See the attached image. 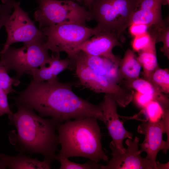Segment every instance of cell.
I'll return each instance as SVG.
<instances>
[{
  "instance_id": "19",
  "label": "cell",
  "mask_w": 169,
  "mask_h": 169,
  "mask_svg": "<svg viewBox=\"0 0 169 169\" xmlns=\"http://www.w3.org/2000/svg\"><path fill=\"white\" fill-rule=\"evenodd\" d=\"M163 20L161 9L137 8L127 21L125 28V29L134 23L144 24L149 27L161 22Z\"/></svg>"
},
{
  "instance_id": "17",
  "label": "cell",
  "mask_w": 169,
  "mask_h": 169,
  "mask_svg": "<svg viewBox=\"0 0 169 169\" xmlns=\"http://www.w3.org/2000/svg\"><path fill=\"white\" fill-rule=\"evenodd\" d=\"M141 68L134 51L127 49L119 62V72L122 79L128 81L139 78Z\"/></svg>"
},
{
  "instance_id": "13",
  "label": "cell",
  "mask_w": 169,
  "mask_h": 169,
  "mask_svg": "<svg viewBox=\"0 0 169 169\" xmlns=\"http://www.w3.org/2000/svg\"><path fill=\"white\" fill-rule=\"evenodd\" d=\"M120 38L114 32L100 31L80 45L75 53L79 51L94 56H103L113 60L120 59L112 52L113 48L122 46Z\"/></svg>"
},
{
  "instance_id": "4",
  "label": "cell",
  "mask_w": 169,
  "mask_h": 169,
  "mask_svg": "<svg viewBox=\"0 0 169 169\" xmlns=\"http://www.w3.org/2000/svg\"><path fill=\"white\" fill-rule=\"evenodd\" d=\"M45 39V45L52 54L66 53L73 55L82 44L100 30L96 26L91 28L86 24L76 23L59 24L40 29Z\"/></svg>"
},
{
  "instance_id": "7",
  "label": "cell",
  "mask_w": 169,
  "mask_h": 169,
  "mask_svg": "<svg viewBox=\"0 0 169 169\" xmlns=\"http://www.w3.org/2000/svg\"><path fill=\"white\" fill-rule=\"evenodd\" d=\"M141 0H93L89 10L101 31L116 33L119 38Z\"/></svg>"
},
{
  "instance_id": "26",
  "label": "cell",
  "mask_w": 169,
  "mask_h": 169,
  "mask_svg": "<svg viewBox=\"0 0 169 169\" xmlns=\"http://www.w3.org/2000/svg\"><path fill=\"white\" fill-rule=\"evenodd\" d=\"M154 41L148 32L135 37L131 42L133 50L139 52L147 48Z\"/></svg>"
},
{
  "instance_id": "14",
  "label": "cell",
  "mask_w": 169,
  "mask_h": 169,
  "mask_svg": "<svg viewBox=\"0 0 169 169\" xmlns=\"http://www.w3.org/2000/svg\"><path fill=\"white\" fill-rule=\"evenodd\" d=\"M69 58L83 63L96 73L118 84L122 79L119 73L120 59L113 60L103 56H94L79 51Z\"/></svg>"
},
{
  "instance_id": "10",
  "label": "cell",
  "mask_w": 169,
  "mask_h": 169,
  "mask_svg": "<svg viewBox=\"0 0 169 169\" xmlns=\"http://www.w3.org/2000/svg\"><path fill=\"white\" fill-rule=\"evenodd\" d=\"M137 130L138 133L145 136L143 141L139 144L140 152H145L146 158L156 168V159L158 152L162 150L166 153L169 148V113L157 122L142 121Z\"/></svg>"
},
{
  "instance_id": "28",
  "label": "cell",
  "mask_w": 169,
  "mask_h": 169,
  "mask_svg": "<svg viewBox=\"0 0 169 169\" xmlns=\"http://www.w3.org/2000/svg\"><path fill=\"white\" fill-rule=\"evenodd\" d=\"M138 107L144 109L151 101L155 100L151 95L142 94L137 91L134 93L132 100Z\"/></svg>"
},
{
  "instance_id": "1",
  "label": "cell",
  "mask_w": 169,
  "mask_h": 169,
  "mask_svg": "<svg viewBox=\"0 0 169 169\" xmlns=\"http://www.w3.org/2000/svg\"><path fill=\"white\" fill-rule=\"evenodd\" d=\"M73 84L38 82L32 79L27 87L12 98L14 105H29L42 117L50 118L58 123L71 120L94 117L103 121L101 103L95 105L77 95Z\"/></svg>"
},
{
  "instance_id": "34",
  "label": "cell",
  "mask_w": 169,
  "mask_h": 169,
  "mask_svg": "<svg viewBox=\"0 0 169 169\" xmlns=\"http://www.w3.org/2000/svg\"><path fill=\"white\" fill-rule=\"evenodd\" d=\"M169 0H162V5H169Z\"/></svg>"
},
{
  "instance_id": "5",
  "label": "cell",
  "mask_w": 169,
  "mask_h": 169,
  "mask_svg": "<svg viewBox=\"0 0 169 169\" xmlns=\"http://www.w3.org/2000/svg\"><path fill=\"white\" fill-rule=\"evenodd\" d=\"M49 50L44 37L24 43L19 48L10 46L0 55V61L8 73L14 71V77L20 80L24 73L48 63L51 58Z\"/></svg>"
},
{
  "instance_id": "25",
  "label": "cell",
  "mask_w": 169,
  "mask_h": 169,
  "mask_svg": "<svg viewBox=\"0 0 169 169\" xmlns=\"http://www.w3.org/2000/svg\"><path fill=\"white\" fill-rule=\"evenodd\" d=\"M4 65L0 61V87L8 94L15 91L12 88V85L17 86L20 82L14 76L10 77Z\"/></svg>"
},
{
  "instance_id": "20",
  "label": "cell",
  "mask_w": 169,
  "mask_h": 169,
  "mask_svg": "<svg viewBox=\"0 0 169 169\" xmlns=\"http://www.w3.org/2000/svg\"><path fill=\"white\" fill-rule=\"evenodd\" d=\"M153 41L147 48L139 52L137 59L142 67L144 71V75L146 79L158 67L156 57V44Z\"/></svg>"
},
{
  "instance_id": "8",
  "label": "cell",
  "mask_w": 169,
  "mask_h": 169,
  "mask_svg": "<svg viewBox=\"0 0 169 169\" xmlns=\"http://www.w3.org/2000/svg\"><path fill=\"white\" fill-rule=\"evenodd\" d=\"M75 74L79 84L97 93L114 95L118 105L125 107L133 100V90L123 88L106 77L96 73L87 66L73 58Z\"/></svg>"
},
{
  "instance_id": "24",
  "label": "cell",
  "mask_w": 169,
  "mask_h": 169,
  "mask_svg": "<svg viewBox=\"0 0 169 169\" xmlns=\"http://www.w3.org/2000/svg\"><path fill=\"white\" fill-rule=\"evenodd\" d=\"M55 159L60 164V169H100L101 165L90 160L84 164H79L69 161L68 158L62 156L58 154Z\"/></svg>"
},
{
  "instance_id": "27",
  "label": "cell",
  "mask_w": 169,
  "mask_h": 169,
  "mask_svg": "<svg viewBox=\"0 0 169 169\" xmlns=\"http://www.w3.org/2000/svg\"><path fill=\"white\" fill-rule=\"evenodd\" d=\"M15 2L14 0H2V3L0 4V30L12 12Z\"/></svg>"
},
{
  "instance_id": "2",
  "label": "cell",
  "mask_w": 169,
  "mask_h": 169,
  "mask_svg": "<svg viewBox=\"0 0 169 169\" xmlns=\"http://www.w3.org/2000/svg\"><path fill=\"white\" fill-rule=\"evenodd\" d=\"M15 105L17 112L8 115V124L16 129V131L12 130L8 133L10 143L19 153L39 154L44 160L51 163L58 150L56 131L59 123L37 115L29 105Z\"/></svg>"
},
{
  "instance_id": "9",
  "label": "cell",
  "mask_w": 169,
  "mask_h": 169,
  "mask_svg": "<svg viewBox=\"0 0 169 169\" xmlns=\"http://www.w3.org/2000/svg\"><path fill=\"white\" fill-rule=\"evenodd\" d=\"M20 3V2H15L13 11L5 23L7 38L0 51V55L13 43H24L44 37L42 32L29 17L28 13L21 8Z\"/></svg>"
},
{
  "instance_id": "12",
  "label": "cell",
  "mask_w": 169,
  "mask_h": 169,
  "mask_svg": "<svg viewBox=\"0 0 169 169\" xmlns=\"http://www.w3.org/2000/svg\"><path fill=\"white\" fill-rule=\"evenodd\" d=\"M101 103L103 122L112 139L111 142L118 151L124 153L126 148L123 146V141L125 138L132 139L133 134L125 129L123 122L119 119L117 110L118 104L114 95L105 94Z\"/></svg>"
},
{
  "instance_id": "29",
  "label": "cell",
  "mask_w": 169,
  "mask_h": 169,
  "mask_svg": "<svg viewBox=\"0 0 169 169\" xmlns=\"http://www.w3.org/2000/svg\"><path fill=\"white\" fill-rule=\"evenodd\" d=\"M8 94L0 87V117L5 114L8 115L13 113L8 104Z\"/></svg>"
},
{
  "instance_id": "11",
  "label": "cell",
  "mask_w": 169,
  "mask_h": 169,
  "mask_svg": "<svg viewBox=\"0 0 169 169\" xmlns=\"http://www.w3.org/2000/svg\"><path fill=\"white\" fill-rule=\"evenodd\" d=\"M140 139H127L125 141L127 147L124 153L118 151L111 142L110 147L112 158L106 165H101V169H156L149 160L141 156L139 149Z\"/></svg>"
},
{
  "instance_id": "31",
  "label": "cell",
  "mask_w": 169,
  "mask_h": 169,
  "mask_svg": "<svg viewBox=\"0 0 169 169\" xmlns=\"http://www.w3.org/2000/svg\"><path fill=\"white\" fill-rule=\"evenodd\" d=\"M129 27V33L134 37L148 32L149 28L148 26L140 23H134Z\"/></svg>"
},
{
  "instance_id": "16",
  "label": "cell",
  "mask_w": 169,
  "mask_h": 169,
  "mask_svg": "<svg viewBox=\"0 0 169 169\" xmlns=\"http://www.w3.org/2000/svg\"><path fill=\"white\" fill-rule=\"evenodd\" d=\"M24 154L19 153L16 156H12L0 153V160L6 168L8 169H38L51 168V163L43 160H39Z\"/></svg>"
},
{
  "instance_id": "32",
  "label": "cell",
  "mask_w": 169,
  "mask_h": 169,
  "mask_svg": "<svg viewBox=\"0 0 169 169\" xmlns=\"http://www.w3.org/2000/svg\"><path fill=\"white\" fill-rule=\"evenodd\" d=\"M78 2L83 3L84 7L89 10L91 6L93 0H77Z\"/></svg>"
},
{
  "instance_id": "6",
  "label": "cell",
  "mask_w": 169,
  "mask_h": 169,
  "mask_svg": "<svg viewBox=\"0 0 169 169\" xmlns=\"http://www.w3.org/2000/svg\"><path fill=\"white\" fill-rule=\"evenodd\" d=\"M37 2L38 7L34 16L39 29L63 23L86 25L92 20L89 10L71 0H37Z\"/></svg>"
},
{
  "instance_id": "18",
  "label": "cell",
  "mask_w": 169,
  "mask_h": 169,
  "mask_svg": "<svg viewBox=\"0 0 169 169\" xmlns=\"http://www.w3.org/2000/svg\"><path fill=\"white\" fill-rule=\"evenodd\" d=\"M129 86L142 94L150 95L165 109H169L168 97L147 80L140 78L126 81Z\"/></svg>"
},
{
  "instance_id": "30",
  "label": "cell",
  "mask_w": 169,
  "mask_h": 169,
  "mask_svg": "<svg viewBox=\"0 0 169 169\" xmlns=\"http://www.w3.org/2000/svg\"><path fill=\"white\" fill-rule=\"evenodd\" d=\"M162 0H141L137 8L161 9Z\"/></svg>"
},
{
  "instance_id": "22",
  "label": "cell",
  "mask_w": 169,
  "mask_h": 169,
  "mask_svg": "<svg viewBox=\"0 0 169 169\" xmlns=\"http://www.w3.org/2000/svg\"><path fill=\"white\" fill-rule=\"evenodd\" d=\"M146 79L161 92L164 94H169V72L168 69L157 68Z\"/></svg>"
},
{
  "instance_id": "35",
  "label": "cell",
  "mask_w": 169,
  "mask_h": 169,
  "mask_svg": "<svg viewBox=\"0 0 169 169\" xmlns=\"http://www.w3.org/2000/svg\"><path fill=\"white\" fill-rule=\"evenodd\" d=\"M76 0L77 1V0Z\"/></svg>"
},
{
  "instance_id": "3",
  "label": "cell",
  "mask_w": 169,
  "mask_h": 169,
  "mask_svg": "<svg viewBox=\"0 0 169 169\" xmlns=\"http://www.w3.org/2000/svg\"><path fill=\"white\" fill-rule=\"evenodd\" d=\"M98 120L87 117L58 123L57 131L61 147L58 154L68 158L82 157L96 163L108 161V157L102 149Z\"/></svg>"
},
{
  "instance_id": "21",
  "label": "cell",
  "mask_w": 169,
  "mask_h": 169,
  "mask_svg": "<svg viewBox=\"0 0 169 169\" xmlns=\"http://www.w3.org/2000/svg\"><path fill=\"white\" fill-rule=\"evenodd\" d=\"M156 43L162 42L163 45L161 48L165 56L169 58V18L167 17L161 22L152 25L149 28L148 31Z\"/></svg>"
},
{
  "instance_id": "23",
  "label": "cell",
  "mask_w": 169,
  "mask_h": 169,
  "mask_svg": "<svg viewBox=\"0 0 169 169\" xmlns=\"http://www.w3.org/2000/svg\"><path fill=\"white\" fill-rule=\"evenodd\" d=\"M142 110L146 116L145 120L152 123L159 121L169 113V109H164L159 102L155 100L151 101Z\"/></svg>"
},
{
  "instance_id": "33",
  "label": "cell",
  "mask_w": 169,
  "mask_h": 169,
  "mask_svg": "<svg viewBox=\"0 0 169 169\" xmlns=\"http://www.w3.org/2000/svg\"><path fill=\"white\" fill-rule=\"evenodd\" d=\"M169 162L166 164H162L158 161H156L157 169H168Z\"/></svg>"
},
{
  "instance_id": "15",
  "label": "cell",
  "mask_w": 169,
  "mask_h": 169,
  "mask_svg": "<svg viewBox=\"0 0 169 169\" xmlns=\"http://www.w3.org/2000/svg\"><path fill=\"white\" fill-rule=\"evenodd\" d=\"M74 69L73 62L69 58L61 59L59 54H52L48 64L25 73L37 81L51 82L58 80V75L65 69Z\"/></svg>"
}]
</instances>
